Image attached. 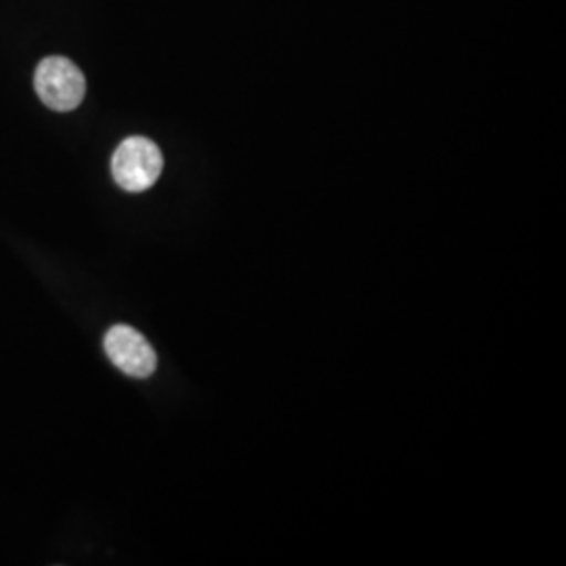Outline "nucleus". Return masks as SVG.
<instances>
[{
	"label": "nucleus",
	"instance_id": "f03ea898",
	"mask_svg": "<svg viewBox=\"0 0 566 566\" xmlns=\"http://www.w3.org/2000/svg\"><path fill=\"white\" fill-rule=\"evenodd\" d=\"M34 86L42 103L55 112H72L86 95L81 67L67 57H46L39 63Z\"/></svg>",
	"mask_w": 566,
	"mask_h": 566
},
{
	"label": "nucleus",
	"instance_id": "f257e3e1",
	"mask_svg": "<svg viewBox=\"0 0 566 566\" xmlns=\"http://www.w3.org/2000/svg\"><path fill=\"white\" fill-rule=\"evenodd\" d=\"M164 158L160 147L147 137H128L112 158V175L124 191L139 193L160 179Z\"/></svg>",
	"mask_w": 566,
	"mask_h": 566
},
{
	"label": "nucleus",
	"instance_id": "7ed1b4c3",
	"mask_svg": "<svg viewBox=\"0 0 566 566\" xmlns=\"http://www.w3.org/2000/svg\"><path fill=\"white\" fill-rule=\"evenodd\" d=\"M103 348L109 361L130 378H149L158 367L156 350L145 340V336L130 325L118 324L109 327L103 340Z\"/></svg>",
	"mask_w": 566,
	"mask_h": 566
}]
</instances>
